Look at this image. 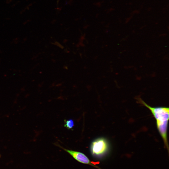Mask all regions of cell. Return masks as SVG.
<instances>
[{
    "instance_id": "cell-1",
    "label": "cell",
    "mask_w": 169,
    "mask_h": 169,
    "mask_svg": "<svg viewBox=\"0 0 169 169\" xmlns=\"http://www.w3.org/2000/svg\"><path fill=\"white\" fill-rule=\"evenodd\" d=\"M139 102L147 107L151 111L156 120L157 130L161 136L165 146L168 149L167 130L169 119V109L165 107H152L149 106L140 99Z\"/></svg>"
},
{
    "instance_id": "cell-2",
    "label": "cell",
    "mask_w": 169,
    "mask_h": 169,
    "mask_svg": "<svg viewBox=\"0 0 169 169\" xmlns=\"http://www.w3.org/2000/svg\"><path fill=\"white\" fill-rule=\"evenodd\" d=\"M110 148L109 141L100 137L93 140L90 146V151L92 157L97 160H102L109 154Z\"/></svg>"
},
{
    "instance_id": "cell-3",
    "label": "cell",
    "mask_w": 169,
    "mask_h": 169,
    "mask_svg": "<svg viewBox=\"0 0 169 169\" xmlns=\"http://www.w3.org/2000/svg\"><path fill=\"white\" fill-rule=\"evenodd\" d=\"M60 147H62L64 150L67 152L73 158L78 162L82 163L89 165L90 166L98 168L84 153L80 152L66 149L61 146H60Z\"/></svg>"
},
{
    "instance_id": "cell-4",
    "label": "cell",
    "mask_w": 169,
    "mask_h": 169,
    "mask_svg": "<svg viewBox=\"0 0 169 169\" xmlns=\"http://www.w3.org/2000/svg\"><path fill=\"white\" fill-rule=\"evenodd\" d=\"M74 125V121L69 119L65 121L64 126L68 129H71L73 127Z\"/></svg>"
}]
</instances>
